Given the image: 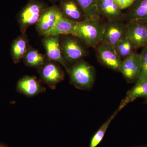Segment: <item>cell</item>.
Masks as SVG:
<instances>
[{
	"mask_svg": "<svg viewBox=\"0 0 147 147\" xmlns=\"http://www.w3.org/2000/svg\"><path fill=\"white\" fill-rule=\"evenodd\" d=\"M17 91L27 97H31L44 92L46 88L34 76H26L20 79L17 84Z\"/></svg>",
	"mask_w": 147,
	"mask_h": 147,
	"instance_id": "10",
	"label": "cell"
},
{
	"mask_svg": "<svg viewBox=\"0 0 147 147\" xmlns=\"http://www.w3.org/2000/svg\"><path fill=\"white\" fill-rule=\"evenodd\" d=\"M101 18L77 22L74 36L88 46L96 48L102 42L106 24Z\"/></svg>",
	"mask_w": 147,
	"mask_h": 147,
	"instance_id": "1",
	"label": "cell"
},
{
	"mask_svg": "<svg viewBox=\"0 0 147 147\" xmlns=\"http://www.w3.org/2000/svg\"><path fill=\"white\" fill-rule=\"evenodd\" d=\"M96 48L98 58L102 64L114 71H120L122 61L114 46L101 42Z\"/></svg>",
	"mask_w": 147,
	"mask_h": 147,
	"instance_id": "4",
	"label": "cell"
},
{
	"mask_svg": "<svg viewBox=\"0 0 147 147\" xmlns=\"http://www.w3.org/2000/svg\"><path fill=\"white\" fill-rule=\"evenodd\" d=\"M77 22L69 19L60 11L53 27L43 34L47 36H56L60 34L73 35Z\"/></svg>",
	"mask_w": 147,
	"mask_h": 147,
	"instance_id": "8",
	"label": "cell"
},
{
	"mask_svg": "<svg viewBox=\"0 0 147 147\" xmlns=\"http://www.w3.org/2000/svg\"><path fill=\"white\" fill-rule=\"evenodd\" d=\"M115 48L121 59L128 57L135 50L132 42L126 37L120 40L115 45Z\"/></svg>",
	"mask_w": 147,
	"mask_h": 147,
	"instance_id": "21",
	"label": "cell"
},
{
	"mask_svg": "<svg viewBox=\"0 0 147 147\" xmlns=\"http://www.w3.org/2000/svg\"><path fill=\"white\" fill-rule=\"evenodd\" d=\"M55 1H57V0H55Z\"/></svg>",
	"mask_w": 147,
	"mask_h": 147,
	"instance_id": "28",
	"label": "cell"
},
{
	"mask_svg": "<svg viewBox=\"0 0 147 147\" xmlns=\"http://www.w3.org/2000/svg\"><path fill=\"white\" fill-rule=\"evenodd\" d=\"M141 55L142 66L137 81L147 80V45L143 47Z\"/></svg>",
	"mask_w": 147,
	"mask_h": 147,
	"instance_id": "23",
	"label": "cell"
},
{
	"mask_svg": "<svg viewBox=\"0 0 147 147\" xmlns=\"http://www.w3.org/2000/svg\"><path fill=\"white\" fill-rule=\"evenodd\" d=\"M63 52L66 60L72 62L80 59L86 55V52L76 40L69 38L63 44Z\"/></svg>",
	"mask_w": 147,
	"mask_h": 147,
	"instance_id": "12",
	"label": "cell"
},
{
	"mask_svg": "<svg viewBox=\"0 0 147 147\" xmlns=\"http://www.w3.org/2000/svg\"><path fill=\"white\" fill-rule=\"evenodd\" d=\"M146 102L147 103V99H146Z\"/></svg>",
	"mask_w": 147,
	"mask_h": 147,
	"instance_id": "27",
	"label": "cell"
},
{
	"mask_svg": "<svg viewBox=\"0 0 147 147\" xmlns=\"http://www.w3.org/2000/svg\"><path fill=\"white\" fill-rule=\"evenodd\" d=\"M68 71L71 84L77 88L89 90L92 88L95 79V70L92 66L81 61Z\"/></svg>",
	"mask_w": 147,
	"mask_h": 147,
	"instance_id": "2",
	"label": "cell"
},
{
	"mask_svg": "<svg viewBox=\"0 0 147 147\" xmlns=\"http://www.w3.org/2000/svg\"><path fill=\"white\" fill-rule=\"evenodd\" d=\"M126 36L132 42L135 49L147 45V21L136 20L127 21Z\"/></svg>",
	"mask_w": 147,
	"mask_h": 147,
	"instance_id": "3",
	"label": "cell"
},
{
	"mask_svg": "<svg viewBox=\"0 0 147 147\" xmlns=\"http://www.w3.org/2000/svg\"><path fill=\"white\" fill-rule=\"evenodd\" d=\"M120 110V109L118 108L115 112H114L112 116H110V117H109V118L102 125V126L100 127V128L96 132L92 137L89 147H96L100 144L104 137L106 130L108 129V127L111 122Z\"/></svg>",
	"mask_w": 147,
	"mask_h": 147,
	"instance_id": "19",
	"label": "cell"
},
{
	"mask_svg": "<svg viewBox=\"0 0 147 147\" xmlns=\"http://www.w3.org/2000/svg\"><path fill=\"white\" fill-rule=\"evenodd\" d=\"M27 43L24 38H18L12 44L11 47V54L13 61L17 63L26 53Z\"/></svg>",
	"mask_w": 147,
	"mask_h": 147,
	"instance_id": "20",
	"label": "cell"
},
{
	"mask_svg": "<svg viewBox=\"0 0 147 147\" xmlns=\"http://www.w3.org/2000/svg\"><path fill=\"white\" fill-rule=\"evenodd\" d=\"M141 98L147 99V80L136 81L134 86L127 93L119 108L121 110L129 102Z\"/></svg>",
	"mask_w": 147,
	"mask_h": 147,
	"instance_id": "13",
	"label": "cell"
},
{
	"mask_svg": "<svg viewBox=\"0 0 147 147\" xmlns=\"http://www.w3.org/2000/svg\"><path fill=\"white\" fill-rule=\"evenodd\" d=\"M43 6L38 2L29 3L20 14L19 20L21 25L28 26L38 22L42 15Z\"/></svg>",
	"mask_w": 147,
	"mask_h": 147,
	"instance_id": "11",
	"label": "cell"
},
{
	"mask_svg": "<svg viewBox=\"0 0 147 147\" xmlns=\"http://www.w3.org/2000/svg\"><path fill=\"white\" fill-rule=\"evenodd\" d=\"M82 8L86 20H92L101 18L97 7V0H76Z\"/></svg>",
	"mask_w": 147,
	"mask_h": 147,
	"instance_id": "18",
	"label": "cell"
},
{
	"mask_svg": "<svg viewBox=\"0 0 147 147\" xmlns=\"http://www.w3.org/2000/svg\"><path fill=\"white\" fill-rule=\"evenodd\" d=\"M97 7L100 17L108 21L125 19V13L119 8L114 0H97Z\"/></svg>",
	"mask_w": 147,
	"mask_h": 147,
	"instance_id": "7",
	"label": "cell"
},
{
	"mask_svg": "<svg viewBox=\"0 0 147 147\" xmlns=\"http://www.w3.org/2000/svg\"><path fill=\"white\" fill-rule=\"evenodd\" d=\"M50 36L45 38L43 41L47 56L50 59L61 64L67 70L66 64L61 53L58 36Z\"/></svg>",
	"mask_w": 147,
	"mask_h": 147,
	"instance_id": "15",
	"label": "cell"
},
{
	"mask_svg": "<svg viewBox=\"0 0 147 147\" xmlns=\"http://www.w3.org/2000/svg\"><path fill=\"white\" fill-rule=\"evenodd\" d=\"M60 10L53 7L44 11L38 23V27L42 33L53 27Z\"/></svg>",
	"mask_w": 147,
	"mask_h": 147,
	"instance_id": "17",
	"label": "cell"
},
{
	"mask_svg": "<svg viewBox=\"0 0 147 147\" xmlns=\"http://www.w3.org/2000/svg\"><path fill=\"white\" fill-rule=\"evenodd\" d=\"M25 61L29 66L38 67L44 65V59L43 56L37 51L31 50L26 55Z\"/></svg>",
	"mask_w": 147,
	"mask_h": 147,
	"instance_id": "22",
	"label": "cell"
},
{
	"mask_svg": "<svg viewBox=\"0 0 147 147\" xmlns=\"http://www.w3.org/2000/svg\"><path fill=\"white\" fill-rule=\"evenodd\" d=\"M121 10L128 9L133 4L135 0H114Z\"/></svg>",
	"mask_w": 147,
	"mask_h": 147,
	"instance_id": "24",
	"label": "cell"
},
{
	"mask_svg": "<svg viewBox=\"0 0 147 147\" xmlns=\"http://www.w3.org/2000/svg\"><path fill=\"white\" fill-rule=\"evenodd\" d=\"M125 20L147 21V0H135L125 13Z\"/></svg>",
	"mask_w": 147,
	"mask_h": 147,
	"instance_id": "16",
	"label": "cell"
},
{
	"mask_svg": "<svg viewBox=\"0 0 147 147\" xmlns=\"http://www.w3.org/2000/svg\"><path fill=\"white\" fill-rule=\"evenodd\" d=\"M147 147V146H137V147Z\"/></svg>",
	"mask_w": 147,
	"mask_h": 147,
	"instance_id": "26",
	"label": "cell"
},
{
	"mask_svg": "<svg viewBox=\"0 0 147 147\" xmlns=\"http://www.w3.org/2000/svg\"><path fill=\"white\" fill-rule=\"evenodd\" d=\"M0 147H7L6 146H4V145H2V144H0Z\"/></svg>",
	"mask_w": 147,
	"mask_h": 147,
	"instance_id": "25",
	"label": "cell"
},
{
	"mask_svg": "<svg viewBox=\"0 0 147 147\" xmlns=\"http://www.w3.org/2000/svg\"><path fill=\"white\" fill-rule=\"evenodd\" d=\"M126 37V25L122 21H108L105 25L102 42L115 47L120 40Z\"/></svg>",
	"mask_w": 147,
	"mask_h": 147,
	"instance_id": "6",
	"label": "cell"
},
{
	"mask_svg": "<svg viewBox=\"0 0 147 147\" xmlns=\"http://www.w3.org/2000/svg\"><path fill=\"white\" fill-rule=\"evenodd\" d=\"M39 72L42 81L52 89H55L57 84L64 78V74L60 67L51 63L43 65Z\"/></svg>",
	"mask_w": 147,
	"mask_h": 147,
	"instance_id": "9",
	"label": "cell"
},
{
	"mask_svg": "<svg viewBox=\"0 0 147 147\" xmlns=\"http://www.w3.org/2000/svg\"><path fill=\"white\" fill-rule=\"evenodd\" d=\"M142 66L141 54L133 52L122 61L120 72L127 81L136 82L139 77Z\"/></svg>",
	"mask_w": 147,
	"mask_h": 147,
	"instance_id": "5",
	"label": "cell"
},
{
	"mask_svg": "<svg viewBox=\"0 0 147 147\" xmlns=\"http://www.w3.org/2000/svg\"><path fill=\"white\" fill-rule=\"evenodd\" d=\"M62 13L69 19L76 22L86 20V16L76 0H63L61 5Z\"/></svg>",
	"mask_w": 147,
	"mask_h": 147,
	"instance_id": "14",
	"label": "cell"
}]
</instances>
